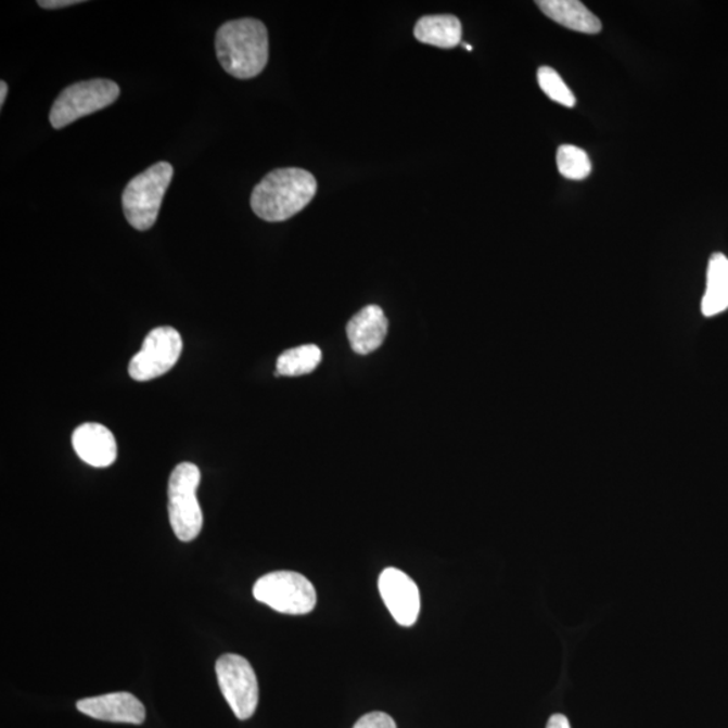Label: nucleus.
<instances>
[{
  "label": "nucleus",
  "instance_id": "aec40b11",
  "mask_svg": "<svg viewBox=\"0 0 728 728\" xmlns=\"http://www.w3.org/2000/svg\"><path fill=\"white\" fill-rule=\"evenodd\" d=\"M81 3L80 0H40L38 2V5L42 9H64L68 8V5H75Z\"/></svg>",
  "mask_w": 728,
  "mask_h": 728
},
{
  "label": "nucleus",
  "instance_id": "4be33fe9",
  "mask_svg": "<svg viewBox=\"0 0 728 728\" xmlns=\"http://www.w3.org/2000/svg\"><path fill=\"white\" fill-rule=\"evenodd\" d=\"M5 97H8V85L2 81L0 82V107H3Z\"/></svg>",
  "mask_w": 728,
  "mask_h": 728
},
{
  "label": "nucleus",
  "instance_id": "6ab92c4d",
  "mask_svg": "<svg viewBox=\"0 0 728 728\" xmlns=\"http://www.w3.org/2000/svg\"><path fill=\"white\" fill-rule=\"evenodd\" d=\"M353 728H397V725L391 715L375 711L362 716Z\"/></svg>",
  "mask_w": 728,
  "mask_h": 728
},
{
  "label": "nucleus",
  "instance_id": "dca6fc26",
  "mask_svg": "<svg viewBox=\"0 0 728 728\" xmlns=\"http://www.w3.org/2000/svg\"><path fill=\"white\" fill-rule=\"evenodd\" d=\"M321 358V349L315 344H305V346L288 349L277 360L278 375L299 376L310 374L318 369Z\"/></svg>",
  "mask_w": 728,
  "mask_h": 728
},
{
  "label": "nucleus",
  "instance_id": "f3484780",
  "mask_svg": "<svg viewBox=\"0 0 728 728\" xmlns=\"http://www.w3.org/2000/svg\"><path fill=\"white\" fill-rule=\"evenodd\" d=\"M558 168L561 176L570 180H583L590 176L592 165L585 150L574 144H563L558 150Z\"/></svg>",
  "mask_w": 728,
  "mask_h": 728
},
{
  "label": "nucleus",
  "instance_id": "7ed1b4c3",
  "mask_svg": "<svg viewBox=\"0 0 728 728\" xmlns=\"http://www.w3.org/2000/svg\"><path fill=\"white\" fill-rule=\"evenodd\" d=\"M174 179V166L157 163L131 179L122 196L127 221L138 231H148L157 221L161 204Z\"/></svg>",
  "mask_w": 728,
  "mask_h": 728
},
{
  "label": "nucleus",
  "instance_id": "2eb2a0df",
  "mask_svg": "<svg viewBox=\"0 0 728 728\" xmlns=\"http://www.w3.org/2000/svg\"><path fill=\"white\" fill-rule=\"evenodd\" d=\"M728 309V258L716 253L710 258L707 288L702 302L705 318L725 312Z\"/></svg>",
  "mask_w": 728,
  "mask_h": 728
},
{
  "label": "nucleus",
  "instance_id": "423d86ee",
  "mask_svg": "<svg viewBox=\"0 0 728 728\" xmlns=\"http://www.w3.org/2000/svg\"><path fill=\"white\" fill-rule=\"evenodd\" d=\"M254 598L281 614L304 615L314 611L318 595L307 577L297 572L277 571L260 577Z\"/></svg>",
  "mask_w": 728,
  "mask_h": 728
},
{
  "label": "nucleus",
  "instance_id": "f8f14e48",
  "mask_svg": "<svg viewBox=\"0 0 728 728\" xmlns=\"http://www.w3.org/2000/svg\"><path fill=\"white\" fill-rule=\"evenodd\" d=\"M388 322L376 305H369L349 320L347 336L355 353L367 355L376 352L385 342Z\"/></svg>",
  "mask_w": 728,
  "mask_h": 728
},
{
  "label": "nucleus",
  "instance_id": "20e7f679",
  "mask_svg": "<svg viewBox=\"0 0 728 728\" xmlns=\"http://www.w3.org/2000/svg\"><path fill=\"white\" fill-rule=\"evenodd\" d=\"M202 481L199 467L181 463L171 472L168 487L169 520L180 541H193L203 529V511L196 491Z\"/></svg>",
  "mask_w": 728,
  "mask_h": 728
},
{
  "label": "nucleus",
  "instance_id": "39448f33",
  "mask_svg": "<svg viewBox=\"0 0 728 728\" xmlns=\"http://www.w3.org/2000/svg\"><path fill=\"white\" fill-rule=\"evenodd\" d=\"M120 88L116 82L94 79L76 82L59 94L50 110L49 120L60 130L77 119L108 107L118 100Z\"/></svg>",
  "mask_w": 728,
  "mask_h": 728
},
{
  "label": "nucleus",
  "instance_id": "6e6552de",
  "mask_svg": "<svg viewBox=\"0 0 728 728\" xmlns=\"http://www.w3.org/2000/svg\"><path fill=\"white\" fill-rule=\"evenodd\" d=\"M182 337L171 327L155 328L129 365L132 380L148 382L174 369L181 357Z\"/></svg>",
  "mask_w": 728,
  "mask_h": 728
},
{
  "label": "nucleus",
  "instance_id": "f257e3e1",
  "mask_svg": "<svg viewBox=\"0 0 728 728\" xmlns=\"http://www.w3.org/2000/svg\"><path fill=\"white\" fill-rule=\"evenodd\" d=\"M215 46L220 65L237 79H253L268 64V29L258 20L227 22L216 33Z\"/></svg>",
  "mask_w": 728,
  "mask_h": 728
},
{
  "label": "nucleus",
  "instance_id": "9d476101",
  "mask_svg": "<svg viewBox=\"0 0 728 728\" xmlns=\"http://www.w3.org/2000/svg\"><path fill=\"white\" fill-rule=\"evenodd\" d=\"M76 707L90 718L113 724L142 725L146 719L144 705L129 692L82 699L77 702Z\"/></svg>",
  "mask_w": 728,
  "mask_h": 728
},
{
  "label": "nucleus",
  "instance_id": "412c9836",
  "mask_svg": "<svg viewBox=\"0 0 728 728\" xmlns=\"http://www.w3.org/2000/svg\"><path fill=\"white\" fill-rule=\"evenodd\" d=\"M547 728H571V725L564 715L554 714L550 716Z\"/></svg>",
  "mask_w": 728,
  "mask_h": 728
},
{
  "label": "nucleus",
  "instance_id": "0eeeda50",
  "mask_svg": "<svg viewBox=\"0 0 728 728\" xmlns=\"http://www.w3.org/2000/svg\"><path fill=\"white\" fill-rule=\"evenodd\" d=\"M216 676L221 693L238 719L247 720L257 711L259 687L257 675L242 655L225 654L216 661Z\"/></svg>",
  "mask_w": 728,
  "mask_h": 728
},
{
  "label": "nucleus",
  "instance_id": "9b49d317",
  "mask_svg": "<svg viewBox=\"0 0 728 728\" xmlns=\"http://www.w3.org/2000/svg\"><path fill=\"white\" fill-rule=\"evenodd\" d=\"M72 444H74L75 452L85 463L97 469H105L115 463L116 456H118V447L116 440L104 425L97 424V422H87L82 424L72 436Z\"/></svg>",
  "mask_w": 728,
  "mask_h": 728
},
{
  "label": "nucleus",
  "instance_id": "ddd939ff",
  "mask_svg": "<svg viewBox=\"0 0 728 728\" xmlns=\"http://www.w3.org/2000/svg\"><path fill=\"white\" fill-rule=\"evenodd\" d=\"M537 5L548 18L566 29L586 35H597L602 30V24L597 16L577 0H540Z\"/></svg>",
  "mask_w": 728,
  "mask_h": 728
},
{
  "label": "nucleus",
  "instance_id": "1a4fd4ad",
  "mask_svg": "<svg viewBox=\"0 0 728 728\" xmlns=\"http://www.w3.org/2000/svg\"><path fill=\"white\" fill-rule=\"evenodd\" d=\"M378 588L394 620L401 626H413L420 614V591L405 572L386 569L382 572Z\"/></svg>",
  "mask_w": 728,
  "mask_h": 728
},
{
  "label": "nucleus",
  "instance_id": "f03ea898",
  "mask_svg": "<svg viewBox=\"0 0 728 728\" xmlns=\"http://www.w3.org/2000/svg\"><path fill=\"white\" fill-rule=\"evenodd\" d=\"M318 192V182L309 171L283 168L270 171L254 188L252 208L266 221H285L302 213Z\"/></svg>",
  "mask_w": 728,
  "mask_h": 728
},
{
  "label": "nucleus",
  "instance_id": "a211bd4d",
  "mask_svg": "<svg viewBox=\"0 0 728 728\" xmlns=\"http://www.w3.org/2000/svg\"><path fill=\"white\" fill-rule=\"evenodd\" d=\"M538 86L544 93L553 102L564 105V107H575L576 99L574 93L566 87L561 76L549 66H541L537 72Z\"/></svg>",
  "mask_w": 728,
  "mask_h": 728
},
{
  "label": "nucleus",
  "instance_id": "4468645a",
  "mask_svg": "<svg viewBox=\"0 0 728 728\" xmlns=\"http://www.w3.org/2000/svg\"><path fill=\"white\" fill-rule=\"evenodd\" d=\"M461 24L455 15H426L417 22L414 37L426 46L452 49L461 42Z\"/></svg>",
  "mask_w": 728,
  "mask_h": 728
}]
</instances>
